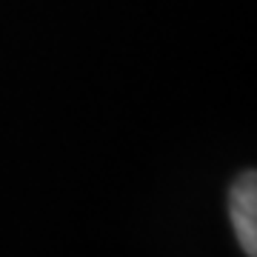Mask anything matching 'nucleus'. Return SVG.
I'll return each mask as SVG.
<instances>
[{
	"label": "nucleus",
	"instance_id": "obj_1",
	"mask_svg": "<svg viewBox=\"0 0 257 257\" xmlns=\"http://www.w3.org/2000/svg\"><path fill=\"white\" fill-rule=\"evenodd\" d=\"M229 214L237 240L248 257L257 254V177L254 172H243L229 192Z\"/></svg>",
	"mask_w": 257,
	"mask_h": 257
}]
</instances>
